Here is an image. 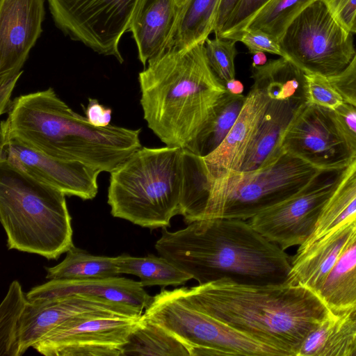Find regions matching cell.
Instances as JSON below:
<instances>
[{
	"instance_id": "cell-1",
	"label": "cell",
	"mask_w": 356,
	"mask_h": 356,
	"mask_svg": "<svg viewBox=\"0 0 356 356\" xmlns=\"http://www.w3.org/2000/svg\"><path fill=\"white\" fill-rule=\"evenodd\" d=\"M175 289L193 307L282 356H297L306 337L332 314L315 292L287 282L251 285L220 280Z\"/></svg>"
},
{
	"instance_id": "cell-2",
	"label": "cell",
	"mask_w": 356,
	"mask_h": 356,
	"mask_svg": "<svg viewBox=\"0 0 356 356\" xmlns=\"http://www.w3.org/2000/svg\"><path fill=\"white\" fill-rule=\"evenodd\" d=\"M154 248L199 285L220 280L281 284L286 282L291 266L285 250L249 222L236 218L195 220L173 232L163 227Z\"/></svg>"
},
{
	"instance_id": "cell-3",
	"label": "cell",
	"mask_w": 356,
	"mask_h": 356,
	"mask_svg": "<svg viewBox=\"0 0 356 356\" xmlns=\"http://www.w3.org/2000/svg\"><path fill=\"white\" fill-rule=\"evenodd\" d=\"M1 131L50 156L112 172L141 147L140 129L92 125L74 112L52 88L20 95L12 101Z\"/></svg>"
},
{
	"instance_id": "cell-4",
	"label": "cell",
	"mask_w": 356,
	"mask_h": 356,
	"mask_svg": "<svg viewBox=\"0 0 356 356\" xmlns=\"http://www.w3.org/2000/svg\"><path fill=\"white\" fill-rule=\"evenodd\" d=\"M147 127L166 146L186 148L227 92L211 70L205 42L168 49L138 74Z\"/></svg>"
},
{
	"instance_id": "cell-5",
	"label": "cell",
	"mask_w": 356,
	"mask_h": 356,
	"mask_svg": "<svg viewBox=\"0 0 356 356\" xmlns=\"http://www.w3.org/2000/svg\"><path fill=\"white\" fill-rule=\"evenodd\" d=\"M184 149L185 183L180 215L186 224L216 218L250 220L295 194L323 173L284 152L264 168L211 175Z\"/></svg>"
},
{
	"instance_id": "cell-6",
	"label": "cell",
	"mask_w": 356,
	"mask_h": 356,
	"mask_svg": "<svg viewBox=\"0 0 356 356\" xmlns=\"http://www.w3.org/2000/svg\"><path fill=\"white\" fill-rule=\"evenodd\" d=\"M111 214L149 229L170 226L180 215L184 190V149L141 147L110 172Z\"/></svg>"
},
{
	"instance_id": "cell-7",
	"label": "cell",
	"mask_w": 356,
	"mask_h": 356,
	"mask_svg": "<svg viewBox=\"0 0 356 356\" xmlns=\"http://www.w3.org/2000/svg\"><path fill=\"white\" fill-rule=\"evenodd\" d=\"M65 196L0 160V221L8 249L57 260L74 246Z\"/></svg>"
},
{
	"instance_id": "cell-8",
	"label": "cell",
	"mask_w": 356,
	"mask_h": 356,
	"mask_svg": "<svg viewBox=\"0 0 356 356\" xmlns=\"http://www.w3.org/2000/svg\"><path fill=\"white\" fill-rule=\"evenodd\" d=\"M143 314L182 342L189 356H282L275 348L193 307L175 289L162 288Z\"/></svg>"
},
{
	"instance_id": "cell-9",
	"label": "cell",
	"mask_w": 356,
	"mask_h": 356,
	"mask_svg": "<svg viewBox=\"0 0 356 356\" xmlns=\"http://www.w3.org/2000/svg\"><path fill=\"white\" fill-rule=\"evenodd\" d=\"M285 58L305 73L331 77L341 72L355 54L353 33L334 17L323 0L308 6L280 40Z\"/></svg>"
},
{
	"instance_id": "cell-10",
	"label": "cell",
	"mask_w": 356,
	"mask_h": 356,
	"mask_svg": "<svg viewBox=\"0 0 356 356\" xmlns=\"http://www.w3.org/2000/svg\"><path fill=\"white\" fill-rule=\"evenodd\" d=\"M141 0H47L56 26L94 51L124 59L119 42Z\"/></svg>"
},
{
	"instance_id": "cell-11",
	"label": "cell",
	"mask_w": 356,
	"mask_h": 356,
	"mask_svg": "<svg viewBox=\"0 0 356 356\" xmlns=\"http://www.w3.org/2000/svg\"><path fill=\"white\" fill-rule=\"evenodd\" d=\"M141 316L85 312L51 330L33 348L45 356H122Z\"/></svg>"
},
{
	"instance_id": "cell-12",
	"label": "cell",
	"mask_w": 356,
	"mask_h": 356,
	"mask_svg": "<svg viewBox=\"0 0 356 356\" xmlns=\"http://www.w3.org/2000/svg\"><path fill=\"white\" fill-rule=\"evenodd\" d=\"M339 172H323L301 190L249 220L283 250L304 244L312 234Z\"/></svg>"
},
{
	"instance_id": "cell-13",
	"label": "cell",
	"mask_w": 356,
	"mask_h": 356,
	"mask_svg": "<svg viewBox=\"0 0 356 356\" xmlns=\"http://www.w3.org/2000/svg\"><path fill=\"white\" fill-rule=\"evenodd\" d=\"M282 149L323 172L341 171L351 161L330 110L307 102L288 126Z\"/></svg>"
},
{
	"instance_id": "cell-14",
	"label": "cell",
	"mask_w": 356,
	"mask_h": 356,
	"mask_svg": "<svg viewBox=\"0 0 356 356\" xmlns=\"http://www.w3.org/2000/svg\"><path fill=\"white\" fill-rule=\"evenodd\" d=\"M0 142V160L67 196H76L83 200L96 197L100 171L79 162L43 154L8 137L3 131Z\"/></svg>"
},
{
	"instance_id": "cell-15",
	"label": "cell",
	"mask_w": 356,
	"mask_h": 356,
	"mask_svg": "<svg viewBox=\"0 0 356 356\" xmlns=\"http://www.w3.org/2000/svg\"><path fill=\"white\" fill-rule=\"evenodd\" d=\"M91 311H104L130 316L143 314L142 311L131 306L83 294L28 300L19 323V356L60 324L73 316Z\"/></svg>"
},
{
	"instance_id": "cell-16",
	"label": "cell",
	"mask_w": 356,
	"mask_h": 356,
	"mask_svg": "<svg viewBox=\"0 0 356 356\" xmlns=\"http://www.w3.org/2000/svg\"><path fill=\"white\" fill-rule=\"evenodd\" d=\"M44 15V0H1L0 83L22 72Z\"/></svg>"
},
{
	"instance_id": "cell-17",
	"label": "cell",
	"mask_w": 356,
	"mask_h": 356,
	"mask_svg": "<svg viewBox=\"0 0 356 356\" xmlns=\"http://www.w3.org/2000/svg\"><path fill=\"white\" fill-rule=\"evenodd\" d=\"M269 101L265 88L254 81L236 121L222 144L203 158L191 153L199 167L211 175L239 170Z\"/></svg>"
},
{
	"instance_id": "cell-18",
	"label": "cell",
	"mask_w": 356,
	"mask_h": 356,
	"mask_svg": "<svg viewBox=\"0 0 356 356\" xmlns=\"http://www.w3.org/2000/svg\"><path fill=\"white\" fill-rule=\"evenodd\" d=\"M73 294L103 298L127 305L140 311L151 303V296L140 281L124 277L82 280H51L32 288L27 293L29 300L47 299Z\"/></svg>"
},
{
	"instance_id": "cell-19",
	"label": "cell",
	"mask_w": 356,
	"mask_h": 356,
	"mask_svg": "<svg viewBox=\"0 0 356 356\" xmlns=\"http://www.w3.org/2000/svg\"><path fill=\"white\" fill-rule=\"evenodd\" d=\"M356 235V220L306 247L291 257L286 282L305 286L316 294L337 260Z\"/></svg>"
},
{
	"instance_id": "cell-20",
	"label": "cell",
	"mask_w": 356,
	"mask_h": 356,
	"mask_svg": "<svg viewBox=\"0 0 356 356\" xmlns=\"http://www.w3.org/2000/svg\"><path fill=\"white\" fill-rule=\"evenodd\" d=\"M177 16V0L140 1L128 31L132 33L144 67L167 49Z\"/></svg>"
},
{
	"instance_id": "cell-21",
	"label": "cell",
	"mask_w": 356,
	"mask_h": 356,
	"mask_svg": "<svg viewBox=\"0 0 356 356\" xmlns=\"http://www.w3.org/2000/svg\"><path fill=\"white\" fill-rule=\"evenodd\" d=\"M304 97L270 98L240 171H253L274 163L283 153L282 140Z\"/></svg>"
},
{
	"instance_id": "cell-22",
	"label": "cell",
	"mask_w": 356,
	"mask_h": 356,
	"mask_svg": "<svg viewBox=\"0 0 356 356\" xmlns=\"http://www.w3.org/2000/svg\"><path fill=\"white\" fill-rule=\"evenodd\" d=\"M356 220V157L339 172L332 193L323 206L306 248Z\"/></svg>"
},
{
	"instance_id": "cell-23",
	"label": "cell",
	"mask_w": 356,
	"mask_h": 356,
	"mask_svg": "<svg viewBox=\"0 0 356 356\" xmlns=\"http://www.w3.org/2000/svg\"><path fill=\"white\" fill-rule=\"evenodd\" d=\"M318 295L336 316L356 311V235L337 260Z\"/></svg>"
},
{
	"instance_id": "cell-24",
	"label": "cell",
	"mask_w": 356,
	"mask_h": 356,
	"mask_svg": "<svg viewBox=\"0 0 356 356\" xmlns=\"http://www.w3.org/2000/svg\"><path fill=\"white\" fill-rule=\"evenodd\" d=\"M220 1L189 0L178 15L167 49L183 50L205 42L215 31Z\"/></svg>"
},
{
	"instance_id": "cell-25",
	"label": "cell",
	"mask_w": 356,
	"mask_h": 356,
	"mask_svg": "<svg viewBox=\"0 0 356 356\" xmlns=\"http://www.w3.org/2000/svg\"><path fill=\"white\" fill-rule=\"evenodd\" d=\"M245 99L243 94L233 95L227 91L200 132L184 149L202 158L215 151L234 126Z\"/></svg>"
},
{
	"instance_id": "cell-26",
	"label": "cell",
	"mask_w": 356,
	"mask_h": 356,
	"mask_svg": "<svg viewBox=\"0 0 356 356\" xmlns=\"http://www.w3.org/2000/svg\"><path fill=\"white\" fill-rule=\"evenodd\" d=\"M44 269L46 279L49 280L106 278L120 275L117 257L94 255L74 245L60 263Z\"/></svg>"
},
{
	"instance_id": "cell-27",
	"label": "cell",
	"mask_w": 356,
	"mask_h": 356,
	"mask_svg": "<svg viewBox=\"0 0 356 356\" xmlns=\"http://www.w3.org/2000/svg\"><path fill=\"white\" fill-rule=\"evenodd\" d=\"M117 262L120 274L138 277L144 287L179 286L192 279L190 275L160 255L134 257L122 254L117 256Z\"/></svg>"
},
{
	"instance_id": "cell-28",
	"label": "cell",
	"mask_w": 356,
	"mask_h": 356,
	"mask_svg": "<svg viewBox=\"0 0 356 356\" xmlns=\"http://www.w3.org/2000/svg\"><path fill=\"white\" fill-rule=\"evenodd\" d=\"M189 356L184 346L162 327L142 314L124 346L122 356Z\"/></svg>"
},
{
	"instance_id": "cell-29",
	"label": "cell",
	"mask_w": 356,
	"mask_h": 356,
	"mask_svg": "<svg viewBox=\"0 0 356 356\" xmlns=\"http://www.w3.org/2000/svg\"><path fill=\"white\" fill-rule=\"evenodd\" d=\"M27 302L22 285L17 280H13L0 305L1 356H19V328Z\"/></svg>"
},
{
	"instance_id": "cell-30",
	"label": "cell",
	"mask_w": 356,
	"mask_h": 356,
	"mask_svg": "<svg viewBox=\"0 0 356 356\" xmlns=\"http://www.w3.org/2000/svg\"><path fill=\"white\" fill-rule=\"evenodd\" d=\"M314 1L268 0L245 28L261 30L280 40L291 22Z\"/></svg>"
},
{
	"instance_id": "cell-31",
	"label": "cell",
	"mask_w": 356,
	"mask_h": 356,
	"mask_svg": "<svg viewBox=\"0 0 356 356\" xmlns=\"http://www.w3.org/2000/svg\"><path fill=\"white\" fill-rule=\"evenodd\" d=\"M236 41L216 37L205 41L209 64L223 83L235 78L234 60L237 54Z\"/></svg>"
},
{
	"instance_id": "cell-32",
	"label": "cell",
	"mask_w": 356,
	"mask_h": 356,
	"mask_svg": "<svg viewBox=\"0 0 356 356\" xmlns=\"http://www.w3.org/2000/svg\"><path fill=\"white\" fill-rule=\"evenodd\" d=\"M322 356H356V323L350 314L337 318Z\"/></svg>"
},
{
	"instance_id": "cell-33",
	"label": "cell",
	"mask_w": 356,
	"mask_h": 356,
	"mask_svg": "<svg viewBox=\"0 0 356 356\" xmlns=\"http://www.w3.org/2000/svg\"><path fill=\"white\" fill-rule=\"evenodd\" d=\"M305 92L307 103L328 110L334 111L344 102L328 77L321 74L305 73Z\"/></svg>"
},
{
	"instance_id": "cell-34",
	"label": "cell",
	"mask_w": 356,
	"mask_h": 356,
	"mask_svg": "<svg viewBox=\"0 0 356 356\" xmlns=\"http://www.w3.org/2000/svg\"><path fill=\"white\" fill-rule=\"evenodd\" d=\"M330 114L350 159L356 157V107L344 102Z\"/></svg>"
},
{
	"instance_id": "cell-35",
	"label": "cell",
	"mask_w": 356,
	"mask_h": 356,
	"mask_svg": "<svg viewBox=\"0 0 356 356\" xmlns=\"http://www.w3.org/2000/svg\"><path fill=\"white\" fill-rule=\"evenodd\" d=\"M227 39L242 42L250 53L263 51L285 58L280 40L261 30L245 28Z\"/></svg>"
},
{
	"instance_id": "cell-36",
	"label": "cell",
	"mask_w": 356,
	"mask_h": 356,
	"mask_svg": "<svg viewBox=\"0 0 356 356\" xmlns=\"http://www.w3.org/2000/svg\"><path fill=\"white\" fill-rule=\"evenodd\" d=\"M268 0H241L220 33L216 37L228 38L244 29L256 12Z\"/></svg>"
},
{
	"instance_id": "cell-37",
	"label": "cell",
	"mask_w": 356,
	"mask_h": 356,
	"mask_svg": "<svg viewBox=\"0 0 356 356\" xmlns=\"http://www.w3.org/2000/svg\"><path fill=\"white\" fill-rule=\"evenodd\" d=\"M339 316L332 314L302 341L297 356H322L329 335Z\"/></svg>"
},
{
	"instance_id": "cell-38",
	"label": "cell",
	"mask_w": 356,
	"mask_h": 356,
	"mask_svg": "<svg viewBox=\"0 0 356 356\" xmlns=\"http://www.w3.org/2000/svg\"><path fill=\"white\" fill-rule=\"evenodd\" d=\"M328 79L344 102L356 107V51L350 63L341 72Z\"/></svg>"
},
{
	"instance_id": "cell-39",
	"label": "cell",
	"mask_w": 356,
	"mask_h": 356,
	"mask_svg": "<svg viewBox=\"0 0 356 356\" xmlns=\"http://www.w3.org/2000/svg\"><path fill=\"white\" fill-rule=\"evenodd\" d=\"M336 20L351 32L356 13V0H323Z\"/></svg>"
},
{
	"instance_id": "cell-40",
	"label": "cell",
	"mask_w": 356,
	"mask_h": 356,
	"mask_svg": "<svg viewBox=\"0 0 356 356\" xmlns=\"http://www.w3.org/2000/svg\"><path fill=\"white\" fill-rule=\"evenodd\" d=\"M83 108L86 118L92 125L105 127L111 124L112 109L103 106L97 99L88 98L87 106H83Z\"/></svg>"
},
{
	"instance_id": "cell-41",
	"label": "cell",
	"mask_w": 356,
	"mask_h": 356,
	"mask_svg": "<svg viewBox=\"0 0 356 356\" xmlns=\"http://www.w3.org/2000/svg\"><path fill=\"white\" fill-rule=\"evenodd\" d=\"M241 0H220L214 33L218 35L228 22Z\"/></svg>"
},
{
	"instance_id": "cell-42",
	"label": "cell",
	"mask_w": 356,
	"mask_h": 356,
	"mask_svg": "<svg viewBox=\"0 0 356 356\" xmlns=\"http://www.w3.org/2000/svg\"><path fill=\"white\" fill-rule=\"evenodd\" d=\"M23 71L18 74L0 83V114L3 115L9 111L12 101L10 99L12 92Z\"/></svg>"
},
{
	"instance_id": "cell-43",
	"label": "cell",
	"mask_w": 356,
	"mask_h": 356,
	"mask_svg": "<svg viewBox=\"0 0 356 356\" xmlns=\"http://www.w3.org/2000/svg\"><path fill=\"white\" fill-rule=\"evenodd\" d=\"M224 85L227 91L231 94L241 95L243 93V85L235 78L226 81Z\"/></svg>"
},
{
	"instance_id": "cell-44",
	"label": "cell",
	"mask_w": 356,
	"mask_h": 356,
	"mask_svg": "<svg viewBox=\"0 0 356 356\" xmlns=\"http://www.w3.org/2000/svg\"><path fill=\"white\" fill-rule=\"evenodd\" d=\"M251 54H252V67L262 66L267 63V58L265 52L254 51Z\"/></svg>"
},
{
	"instance_id": "cell-45",
	"label": "cell",
	"mask_w": 356,
	"mask_h": 356,
	"mask_svg": "<svg viewBox=\"0 0 356 356\" xmlns=\"http://www.w3.org/2000/svg\"><path fill=\"white\" fill-rule=\"evenodd\" d=\"M189 0H181L178 4V15L180 11L184 8Z\"/></svg>"
},
{
	"instance_id": "cell-46",
	"label": "cell",
	"mask_w": 356,
	"mask_h": 356,
	"mask_svg": "<svg viewBox=\"0 0 356 356\" xmlns=\"http://www.w3.org/2000/svg\"><path fill=\"white\" fill-rule=\"evenodd\" d=\"M351 33H356V13L355 14V16H354V18L353 20V23H352Z\"/></svg>"
},
{
	"instance_id": "cell-47",
	"label": "cell",
	"mask_w": 356,
	"mask_h": 356,
	"mask_svg": "<svg viewBox=\"0 0 356 356\" xmlns=\"http://www.w3.org/2000/svg\"><path fill=\"white\" fill-rule=\"evenodd\" d=\"M351 317L353 318V320L355 321L356 323V311L350 314Z\"/></svg>"
},
{
	"instance_id": "cell-48",
	"label": "cell",
	"mask_w": 356,
	"mask_h": 356,
	"mask_svg": "<svg viewBox=\"0 0 356 356\" xmlns=\"http://www.w3.org/2000/svg\"><path fill=\"white\" fill-rule=\"evenodd\" d=\"M181 0H177V6L179 4V3L180 2Z\"/></svg>"
}]
</instances>
